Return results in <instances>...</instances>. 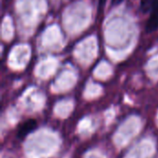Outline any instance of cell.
Instances as JSON below:
<instances>
[{
  "label": "cell",
  "instance_id": "3",
  "mask_svg": "<svg viewBox=\"0 0 158 158\" xmlns=\"http://www.w3.org/2000/svg\"><path fill=\"white\" fill-rule=\"evenodd\" d=\"M123 0H112V5L113 6H117L118 4H120Z\"/></svg>",
  "mask_w": 158,
  "mask_h": 158
},
{
  "label": "cell",
  "instance_id": "2",
  "mask_svg": "<svg viewBox=\"0 0 158 158\" xmlns=\"http://www.w3.org/2000/svg\"><path fill=\"white\" fill-rule=\"evenodd\" d=\"M156 0H141V9L143 12H148L155 6Z\"/></svg>",
  "mask_w": 158,
  "mask_h": 158
},
{
  "label": "cell",
  "instance_id": "1",
  "mask_svg": "<svg viewBox=\"0 0 158 158\" xmlns=\"http://www.w3.org/2000/svg\"><path fill=\"white\" fill-rule=\"evenodd\" d=\"M36 128V121L34 119H28L23 124L20 125L18 131V137L20 139L25 138L29 133H31Z\"/></svg>",
  "mask_w": 158,
  "mask_h": 158
}]
</instances>
